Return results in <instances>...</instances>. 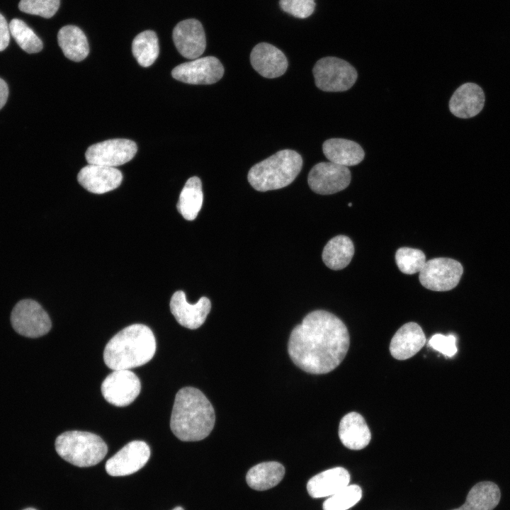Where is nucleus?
Masks as SVG:
<instances>
[{
    "instance_id": "393cba45",
    "label": "nucleus",
    "mask_w": 510,
    "mask_h": 510,
    "mask_svg": "<svg viewBox=\"0 0 510 510\" xmlns=\"http://www.w3.org/2000/svg\"><path fill=\"white\" fill-rule=\"evenodd\" d=\"M285 468L276 461L257 464L248 471L246 480L256 490L264 491L276 486L283 478Z\"/></svg>"
},
{
    "instance_id": "e433bc0d",
    "label": "nucleus",
    "mask_w": 510,
    "mask_h": 510,
    "mask_svg": "<svg viewBox=\"0 0 510 510\" xmlns=\"http://www.w3.org/2000/svg\"><path fill=\"white\" fill-rule=\"evenodd\" d=\"M172 510H183V509L181 506H177V507L173 509Z\"/></svg>"
},
{
    "instance_id": "f3484780",
    "label": "nucleus",
    "mask_w": 510,
    "mask_h": 510,
    "mask_svg": "<svg viewBox=\"0 0 510 510\" xmlns=\"http://www.w3.org/2000/svg\"><path fill=\"white\" fill-rule=\"evenodd\" d=\"M250 61L253 68L261 76L268 79L283 75L288 65L283 52L267 42H261L254 47Z\"/></svg>"
},
{
    "instance_id": "412c9836",
    "label": "nucleus",
    "mask_w": 510,
    "mask_h": 510,
    "mask_svg": "<svg viewBox=\"0 0 510 510\" xmlns=\"http://www.w3.org/2000/svg\"><path fill=\"white\" fill-rule=\"evenodd\" d=\"M339 438L344 446L351 450L366 447L371 439V433L364 418L357 412H350L341 420Z\"/></svg>"
},
{
    "instance_id": "f257e3e1",
    "label": "nucleus",
    "mask_w": 510,
    "mask_h": 510,
    "mask_svg": "<svg viewBox=\"0 0 510 510\" xmlns=\"http://www.w3.org/2000/svg\"><path fill=\"white\" fill-rule=\"evenodd\" d=\"M349 344L348 331L339 317L325 310H314L292 330L288 351L302 370L325 374L341 363Z\"/></svg>"
},
{
    "instance_id": "f704fd0d",
    "label": "nucleus",
    "mask_w": 510,
    "mask_h": 510,
    "mask_svg": "<svg viewBox=\"0 0 510 510\" xmlns=\"http://www.w3.org/2000/svg\"><path fill=\"white\" fill-rule=\"evenodd\" d=\"M10 35L9 26L4 16L0 13V52L8 47Z\"/></svg>"
},
{
    "instance_id": "58836bf2",
    "label": "nucleus",
    "mask_w": 510,
    "mask_h": 510,
    "mask_svg": "<svg viewBox=\"0 0 510 510\" xmlns=\"http://www.w3.org/2000/svg\"><path fill=\"white\" fill-rule=\"evenodd\" d=\"M351 205H352V204H351V203H349V204H348V206H351Z\"/></svg>"
},
{
    "instance_id": "bb28decb",
    "label": "nucleus",
    "mask_w": 510,
    "mask_h": 510,
    "mask_svg": "<svg viewBox=\"0 0 510 510\" xmlns=\"http://www.w3.org/2000/svg\"><path fill=\"white\" fill-rule=\"evenodd\" d=\"M203 201L202 183L197 176L189 178L181 191L177 210L187 220L196 219L200 212Z\"/></svg>"
},
{
    "instance_id": "c85d7f7f",
    "label": "nucleus",
    "mask_w": 510,
    "mask_h": 510,
    "mask_svg": "<svg viewBox=\"0 0 510 510\" xmlns=\"http://www.w3.org/2000/svg\"><path fill=\"white\" fill-rule=\"evenodd\" d=\"M8 26L10 34L25 52L32 54L42 50V40L24 21L13 18Z\"/></svg>"
},
{
    "instance_id": "dca6fc26",
    "label": "nucleus",
    "mask_w": 510,
    "mask_h": 510,
    "mask_svg": "<svg viewBox=\"0 0 510 510\" xmlns=\"http://www.w3.org/2000/svg\"><path fill=\"white\" fill-rule=\"evenodd\" d=\"M77 180L88 191L102 194L118 188L122 182L123 175L115 167L88 164L79 171Z\"/></svg>"
},
{
    "instance_id": "4468645a",
    "label": "nucleus",
    "mask_w": 510,
    "mask_h": 510,
    "mask_svg": "<svg viewBox=\"0 0 510 510\" xmlns=\"http://www.w3.org/2000/svg\"><path fill=\"white\" fill-rule=\"evenodd\" d=\"M172 37L179 53L187 59H197L205 50L204 29L196 19L190 18L179 22L173 30Z\"/></svg>"
},
{
    "instance_id": "0eeeda50",
    "label": "nucleus",
    "mask_w": 510,
    "mask_h": 510,
    "mask_svg": "<svg viewBox=\"0 0 510 510\" xmlns=\"http://www.w3.org/2000/svg\"><path fill=\"white\" fill-rule=\"evenodd\" d=\"M11 322L17 333L29 338L46 334L52 326L48 314L38 302L30 299L17 302L11 314Z\"/></svg>"
},
{
    "instance_id": "cd10ccee",
    "label": "nucleus",
    "mask_w": 510,
    "mask_h": 510,
    "mask_svg": "<svg viewBox=\"0 0 510 510\" xmlns=\"http://www.w3.org/2000/svg\"><path fill=\"white\" fill-rule=\"evenodd\" d=\"M132 52L140 65L144 67L152 65L159 53L158 38L155 32L147 30L136 35L132 43Z\"/></svg>"
},
{
    "instance_id": "a211bd4d",
    "label": "nucleus",
    "mask_w": 510,
    "mask_h": 510,
    "mask_svg": "<svg viewBox=\"0 0 510 510\" xmlns=\"http://www.w3.org/2000/svg\"><path fill=\"white\" fill-rule=\"evenodd\" d=\"M484 94L476 84L465 83L459 86L449 101L451 113L460 118H469L477 115L484 104Z\"/></svg>"
},
{
    "instance_id": "2f4dec72",
    "label": "nucleus",
    "mask_w": 510,
    "mask_h": 510,
    "mask_svg": "<svg viewBox=\"0 0 510 510\" xmlns=\"http://www.w3.org/2000/svg\"><path fill=\"white\" fill-rule=\"evenodd\" d=\"M60 0H21L19 9L26 13L49 18L57 11Z\"/></svg>"
},
{
    "instance_id": "f03ea898",
    "label": "nucleus",
    "mask_w": 510,
    "mask_h": 510,
    "mask_svg": "<svg viewBox=\"0 0 510 510\" xmlns=\"http://www.w3.org/2000/svg\"><path fill=\"white\" fill-rule=\"evenodd\" d=\"M215 421L214 408L197 388L185 387L178 391L171 412L170 427L183 441H196L206 438Z\"/></svg>"
},
{
    "instance_id": "7ed1b4c3",
    "label": "nucleus",
    "mask_w": 510,
    "mask_h": 510,
    "mask_svg": "<svg viewBox=\"0 0 510 510\" xmlns=\"http://www.w3.org/2000/svg\"><path fill=\"white\" fill-rule=\"evenodd\" d=\"M156 351L152 331L146 325L134 324L113 336L103 351L106 365L112 370H130L149 362Z\"/></svg>"
},
{
    "instance_id": "5701e85b",
    "label": "nucleus",
    "mask_w": 510,
    "mask_h": 510,
    "mask_svg": "<svg viewBox=\"0 0 510 510\" xmlns=\"http://www.w3.org/2000/svg\"><path fill=\"white\" fill-rule=\"evenodd\" d=\"M57 42L64 56L74 62L84 60L89 52L87 38L77 26H65L57 34Z\"/></svg>"
},
{
    "instance_id": "4be33fe9",
    "label": "nucleus",
    "mask_w": 510,
    "mask_h": 510,
    "mask_svg": "<svg viewBox=\"0 0 510 510\" xmlns=\"http://www.w3.org/2000/svg\"><path fill=\"white\" fill-rule=\"evenodd\" d=\"M322 151L329 162L345 166L357 165L365 157L359 144L344 138L327 140L322 144Z\"/></svg>"
},
{
    "instance_id": "f8f14e48",
    "label": "nucleus",
    "mask_w": 510,
    "mask_h": 510,
    "mask_svg": "<svg viewBox=\"0 0 510 510\" xmlns=\"http://www.w3.org/2000/svg\"><path fill=\"white\" fill-rule=\"evenodd\" d=\"M224 67L213 56L192 60L175 67L171 75L175 79L191 84H212L224 74Z\"/></svg>"
},
{
    "instance_id": "6ab92c4d",
    "label": "nucleus",
    "mask_w": 510,
    "mask_h": 510,
    "mask_svg": "<svg viewBox=\"0 0 510 510\" xmlns=\"http://www.w3.org/2000/svg\"><path fill=\"white\" fill-rule=\"evenodd\" d=\"M425 343L426 336L421 327L415 322H408L402 325L393 336L390 351L395 358L406 360L419 351Z\"/></svg>"
},
{
    "instance_id": "4c0bfd02",
    "label": "nucleus",
    "mask_w": 510,
    "mask_h": 510,
    "mask_svg": "<svg viewBox=\"0 0 510 510\" xmlns=\"http://www.w3.org/2000/svg\"><path fill=\"white\" fill-rule=\"evenodd\" d=\"M23 510H36V509H33V508H26V509H23Z\"/></svg>"
},
{
    "instance_id": "b1692460",
    "label": "nucleus",
    "mask_w": 510,
    "mask_h": 510,
    "mask_svg": "<svg viewBox=\"0 0 510 510\" xmlns=\"http://www.w3.org/2000/svg\"><path fill=\"white\" fill-rule=\"evenodd\" d=\"M499 487L492 482H480L469 491L465 502L453 510H493L500 501Z\"/></svg>"
},
{
    "instance_id": "9b49d317",
    "label": "nucleus",
    "mask_w": 510,
    "mask_h": 510,
    "mask_svg": "<svg viewBox=\"0 0 510 510\" xmlns=\"http://www.w3.org/2000/svg\"><path fill=\"white\" fill-rule=\"evenodd\" d=\"M140 390L138 377L130 370H114L101 385V392L106 400L116 407L131 404Z\"/></svg>"
},
{
    "instance_id": "1a4fd4ad",
    "label": "nucleus",
    "mask_w": 510,
    "mask_h": 510,
    "mask_svg": "<svg viewBox=\"0 0 510 510\" xmlns=\"http://www.w3.org/2000/svg\"><path fill=\"white\" fill-rule=\"evenodd\" d=\"M137 150L136 143L128 139H110L91 145L85 157L89 164L115 167L130 161Z\"/></svg>"
},
{
    "instance_id": "20e7f679",
    "label": "nucleus",
    "mask_w": 510,
    "mask_h": 510,
    "mask_svg": "<svg viewBox=\"0 0 510 510\" xmlns=\"http://www.w3.org/2000/svg\"><path fill=\"white\" fill-rule=\"evenodd\" d=\"M302 166V159L297 152L283 149L254 164L247 178L250 185L258 191L280 189L295 180Z\"/></svg>"
},
{
    "instance_id": "a878e982",
    "label": "nucleus",
    "mask_w": 510,
    "mask_h": 510,
    "mask_svg": "<svg viewBox=\"0 0 510 510\" xmlns=\"http://www.w3.org/2000/svg\"><path fill=\"white\" fill-rule=\"evenodd\" d=\"M354 254V246L351 239L345 235L332 238L322 251L324 264L332 270H341L347 266Z\"/></svg>"
},
{
    "instance_id": "473e14b6",
    "label": "nucleus",
    "mask_w": 510,
    "mask_h": 510,
    "mask_svg": "<svg viewBox=\"0 0 510 510\" xmlns=\"http://www.w3.org/2000/svg\"><path fill=\"white\" fill-rule=\"evenodd\" d=\"M281 9L299 18H306L312 15L315 8L314 0H279Z\"/></svg>"
},
{
    "instance_id": "c756f323",
    "label": "nucleus",
    "mask_w": 510,
    "mask_h": 510,
    "mask_svg": "<svg viewBox=\"0 0 510 510\" xmlns=\"http://www.w3.org/2000/svg\"><path fill=\"white\" fill-rule=\"evenodd\" d=\"M362 497V489L357 484L347 485L329 497L322 505L323 510H347L356 504Z\"/></svg>"
},
{
    "instance_id": "39448f33",
    "label": "nucleus",
    "mask_w": 510,
    "mask_h": 510,
    "mask_svg": "<svg viewBox=\"0 0 510 510\" xmlns=\"http://www.w3.org/2000/svg\"><path fill=\"white\" fill-rule=\"evenodd\" d=\"M55 450L68 463L81 468L100 463L106 456L108 447L102 438L93 433L70 431L57 436Z\"/></svg>"
},
{
    "instance_id": "ddd939ff",
    "label": "nucleus",
    "mask_w": 510,
    "mask_h": 510,
    "mask_svg": "<svg viewBox=\"0 0 510 510\" xmlns=\"http://www.w3.org/2000/svg\"><path fill=\"white\" fill-rule=\"evenodd\" d=\"M149 456L150 449L145 442L133 441L107 460L106 470L115 477L131 475L143 468Z\"/></svg>"
},
{
    "instance_id": "7c9ffc66",
    "label": "nucleus",
    "mask_w": 510,
    "mask_h": 510,
    "mask_svg": "<svg viewBox=\"0 0 510 510\" xmlns=\"http://www.w3.org/2000/svg\"><path fill=\"white\" fill-rule=\"evenodd\" d=\"M395 261L400 271L409 275L420 272L426 262L422 251L409 247L398 249Z\"/></svg>"
},
{
    "instance_id": "aec40b11",
    "label": "nucleus",
    "mask_w": 510,
    "mask_h": 510,
    "mask_svg": "<svg viewBox=\"0 0 510 510\" xmlns=\"http://www.w3.org/2000/svg\"><path fill=\"white\" fill-rule=\"evenodd\" d=\"M349 482L348 470L336 467L313 476L307 484V489L313 498L330 497L348 485Z\"/></svg>"
},
{
    "instance_id": "9d476101",
    "label": "nucleus",
    "mask_w": 510,
    "mask_h": 510,
    "mask_svg": "<svg viewBox=\"0 0 510 510\" xmlns=\"http://www.w3.org/2000/svg\"><path fill=\"white\" fill-rule=\"evenodd\" d=\"M351 179L347 166L328 162L315 164L308 174L307 182L314 193L330 195L347 188Z\"/></svg>"
},
{
    "instance_id": "72a5a7b5",
    "label": "nucleus",
    "mask_w": 510,
    "mask_h": 510,
    "mask_svg": "<svg viewBox=\"0 0 510 510\" xmlns=\"http://www.w3.org/2000/svg\"><path fill=\"white\" fill-rule=\"evenodd\" d=\"M455 342L456 338L454 335L445 336L441 334H436L429 340L428 346L446 357H452L458 351Z\"/></svg>"
},
{
    "instance_id": "6e6552de",
    "label": "nucleus",
    "mask_w": 510,
    "mask_h": 510,
    "mask_svg": "<svg viewBox=\"0 0 510 510\" xmlns=\"http://www.w3.org/2000/svg\"><path fill=\"white\" fill-rule=\"evenodd\" d=\"M463 268L460 263L450 258H435L426 261L419 272V281L426 288L447 291L459 283Z\"/></svg>"
},
{
    "instance_id": "2eb2a0df",
    "label": "nucleus",
    "mask_w": 510,
    "mask_h": 510,
    "mask_svg": "<svg viewBox=\"0 0 510 510\" xmlns=\"http://www.w3.org/2000/svg\"><path fill=\"white\" fill-rule=\"evenodd\" d=\"M211 309L210 300L201 297L195 304H190L182 290L175 292L170 300V310L176 321L183 327L196 329L205 321Z\"/></svg>"
},
{
    "instance_id": "c9c22d12",
    "label": "nucleus",
    "mask_w": 510,
    "mask_h": 510,
    "mask_svg": "<svg viewBox=\"0 0 510 510\" xmlns=\"http://www.w3.org/2000/svg\"><path fill=\"white\" fill-rule=\"evenodd\" d=\"M8 96V87L6 81L0 78V110L4 106Z\"/></svg>"
},
{
    "instance_id": "423d86ee",
    "label": "nucleus",
    "mask_w": 510,
    "mask_h": 510,
    "mask_svg": "<svg viewBox=\"0 0 510 510\" xmlns=\"http://www.w3.org/2000/svg\"><path fill=\"white\" fill-rule=\"evenodd\" d=\"M316 86L328 92L344 91L356 81L358 73L348 62L336 57L319 59L312 69Z\"/></svg>"
}]
</instances>
